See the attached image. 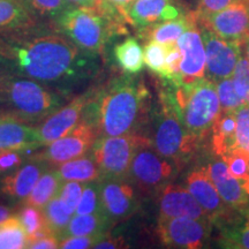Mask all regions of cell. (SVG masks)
<instances>
[{"label": "cell", "instance_id": "6da1fadb", "mask_svg": "<svg viewBox=\"0 0 249 249\" xmlns=\"http://www.w3.org/2000/svg\"><path fill=\"white\" fill-rule=\"evenodd\" d=\"M150 92L143 80L120 76L90 96L83 120L95 127L99 136L138 133L147 120Z\"/></svg>", "mask_w": 249, "mask_h": 249}, {"label": "cell", "instance_id": "7a4b0ae2", "mask_svg": "<svg viewBox=\"0 0 249 249\" xmlns=\"http://www.w3.org/2000/svg\"><path fill=\"white\" fill-rule=\"evenodd\" d=\"M18 71L40 82H60L85 70L87 60L71 39L60 35H43L14 50Z\"/></svg>", "mask_w": 249, "mask_h": 249}, {"label": "cell", "instance_id": "3957f363", "mask_svg": "<svg viewBox=\"0 0 249 249\" xmlns=\"http://www.w3.org/2000/svg\"><path fill=\"white\" fill-rule=\"evenodd\" d=\"M164 82L187 132L201 141L220 113L216 85L205 77L179 86Z\"/></svg>", "mask_w": 249, "mask_h": 249}, {"label": "cell", "instance_id": "277c9868", "mask_svg": "<svg viewBox=\"0 0 249 249\" xmlns=\"http://www.w3.org/2000/svg\"><path fill=\"white\" fill-rule=\"evenodd\" d=\"M62 99L38 81L5 77L0 79V108L18 121L39 124L61 107Z\"/></svg>", "mask_w": 249, "mask_h": 249}, {"label": "cell", "instance_id": "5b68a950", "mask_svg": "<svg viewBox=\"0 0 249 249\" xmlns=\"http://www.w3.org/2000/svg\"><path fill=\"white\" fill-rule=\"evenodd\" d=\"M58 24L68 39L90 55L103 51L120 22L97 7L71 6L58 18Z\"/></svg>", "mask_w": 249, "mask_h": 249}, {"label": "cell", "instance_id": "8992f818", "mask_svg": "<svg viewBox=\"0 0 249 249\" xmlns=\"http://www.w3.org/2000/svg\"><path fill=\"white\" fill-rule=\"evenodd\" d=\"M160 95V111L155 116L152 147L161 157L174 164L186 163L197 149L200 140L187 132L167 89Z\"/></svg>", "mask_w": 249, "mask_h": 249}, {"label": "cell", "instance_id": "52a82bcc", "mask_svg": "<svg viewBox=\"0 0 249 249\" xmlns=\"http://www.w3.org/2000/svg\"><path fill=\"white\" fill-rule=\"evenodd\" d=\"M149 143H151V139L139 133L97 138L91 151L101 171L102 179L127 180L134 155Z\"/></svg>", "mask_w": 249, "mask_h": 249}, {"label": "cell", "instance_id": "ba28073f", "mask_svg": "<svg viewBox=\"0 0 249 249\" xmlns=\"http://www.w3.org/2000/svg\"><path fill=\"white\" fill-rule=\"evenodd\" d=\"M174 165L173 161L161 157L152 147V143H149L134 155L127 181L135 186L142 194H156L173 177Z\"/></svg>", "mask_w": 249, "mask_h": 249}, {"label": "cell", "instance_id": "9c48e42d", "mask_svg": "<svg viewBox=\"0 0 249 249\" xmlns=\"http://www.w3.org/2000/svg\"><path fill=\"white\" fill-rule=\"evenodd\" d=\"M213 223L209 219L188 217L158 218L157 232L167 247L197 249L210 238Z\"/></svg>", "mask_w": 249, "mask_h": 249}, {"label": "cell", "instance_id": "30bf717a", "mask_svg": "<svg viewBox=\"0 0 249 249\" xmlns=\"http://www.w3.org/2000/svg\"><path fill=\"white\" fill-rule=\"evenodd\" d=\"M97 138L95 127L82 120L75 128L62 138L45 145L44 150L34 157L44 160L50 166H57L65 161L86 155L91 150Z\"/></svg>", "mask_w": 249, "mask_h": 249}, {"label": "cell", "instance_id": "8fae6325", "mask_svg": "<svg viewBox=\"0 0 249 249\" xmlns=\"http://www.w3.org/2000/svg\"><path fill=\"white\" fill-rule=\"evenodd\" d=\"M186 185L189 193L207 213L211 223L222 226L238 213V210L232 209L220 197L208 173L207 166L193 170L187 176Z\"/></svg>", "mask_w": 249, "mask_h": 249}, {"label": "cell", "instance_id": "7c38bea8", "mask_svg": "<svg viewBox=\"0 0 249 249\" xmlns=\"http://www.w3.org/2000/svg\"><path fill=\"white\" fill-rule=\"evenodd\" d=\"M201 34L207 57L205 75L208 80L216 83L225 77H231L236 62L242 55L241 43L220 38L203 27Z\"/></svg>", "mask_w": 249, "mask_h": 249}, {"label": "cell", "instance_id": "4fadbf2b", "mask_svg": "<svg viewBox=\"0 0 249 249\" xmlns=\"http://www.w3.org/2000/svg\"><path fill=\"white\" fill-rule=\"evenodd\" d=\"M197 23L220 38L241 43L249 36V6L236 0L222 11L197 18Z\"/></svg>", "mask_w": 249, "mask_h": 249}, {"label": "cell", "instance_id": "5bb4252c", "mask_svg": "<svg viewBox=\"0 0 249 249\" xmlns=\"http://www.w3.org/2000/svg\"><path fill=\"white\" fill-rule=\"evenodd\" d=\"M102 210L111 224L128 219L139 208L134 186L124 179L99 180Z\"/></svg>", "mask_w": 249, "mask_h": 249}, {"label": "cell", "instance_id": "9a60e30c", "mask_svg": "<svg viewBox=\"0 0 249 249\" xmlns=\"http://www.w3.org/2000/svg\"><path fill=\"white\" fill-rule=\"evenodd\" d=\"M91 92H86L74 98L65 107H59L42 121L37 127L38 139L42 147L54 142L74 129L83 120V114Z\"/></svg>", "mask_w": 249, "mask_h": 249}, {"label": "cell", "instance_id": "2e32d148", "mask_svg": "<svg viewBox=\"0 0 249 249\" xmlns=\"http://www.w3.org/2000/svg\"><path fill=\"white\" fill-rule=\"evenodd\" d=\"M177 45L181 52L180 74L182 85L204 79L207 71V57L203 38L197 23L187 29L179 37Z\"/></svg>", "mask_w": 249, "mask_h": 249}, {"label": "cell", "instance_id": "e0dca14e", "mask_svg": "<svg viewBox=\"0 0 249 249\" xmlns=\"http://www.w3.org/2000/svg\"><path fill=\"white\" fill-rule=\"evenodd\" d=\"M156 194L160 210L158 218L188 217L195 219H209L203 208L185 187L166 183Z\"/></svg>", "mask_w": 249, "mask_h": 249}, {"label": "cell", "instance_id": "ac0fdd59", "mask_svg": "<svg viewBox=\"0 0 249 249\" xmlns=\"http://www.w3.org/2000/svg\"><path fill=\"white\" fill-rule=\"evenodd\" d=\"M208 173L220 197L232 209L241 211L249 205V195L238 180L230 174L225 161L213 160L208 164Z\"/></svg>", "mask_w": 249, "mask_h": 249}, {"label": "cell", "instance_id": "d6986e66", "mask_svg": "<svg viewBox=\"0 0 249 249\" xmlns=\"http://www.w3.org/2000/svg\"><path fill=\"white\" fill-rule=\"evenodd\" d=\"M40 145L37 127L14 118H6L0 121V151H27Z\"/></svg>", "mask_w": 249, "mask_h": 249}, {"label": "cell", "instance_id": "ffe728a7", "mask_svg": "<svg viewBox=\"0 0 249 249\" xmlns=\"http://www.w3.org/2000/svg\"><path fill=\"white\" fill-rule=\"evenodd\" d=\"M49 166L50 165L44 160L33 157L29 163L6 177L2 181V193L12 198L26 200L40 176L49 169Z\"/></svg>", "mask_w": 249, "mask_h": 249}, {"label": "cell", "instance_id": "44dd1931", "mask_svg": "<svg viewBox=\"0 0 249 249\" xmlns=\"http://www.w3.org/2000/svg\"><path fill=\"white\" fill-rule=\"evenodd\" d=\"M174 0H135L124 12V21L140 29L160 22L165 9L173 4Z\"/></svg>", "mask_w": 249, "mask_h": 249}, {"label": "cell", "instance_id": "7402d4cb", "mask_svg": "<svg viewBox=\"0 0 249 249\" xmlns=\"http://www.w3.org/2000/svg\"><path fill=\"white\" fill-rule=\"evenodd\" d=\"M57 172L62 181L90 182L102 180V174L92 151L57 165Z\"/></svg>", "mask_w": 249, "mask_h": 249}, {"label": "cell", "instance_id": "603a6c76", "mask_svg": "<svg viewBox=\"0 0 249 249\" xmlns=\"http://www.w3.org/2000/svg\"><path fill=\"white\" fill-rule=\"evenodd\" d=\"M235 112L220 111L211 126V150L218 157L235 148Z\"/></svg>", "mask_w": 249, "mask_h": 249}, {"label": "cell", "instance_id": "cb8c5ba5", "mask_svg": "<svg viewBox=\"0 0 249 249\" xmlns=\"http://www.w3.org/2000/svg\"><path fill=\"white\" fill-rule=\"evenodd\" d=\"M197 23V18L195 13L188 15H180L179 18L169 21H161L152 26L145 28L147 35L150 40L169 45L176 44L179 37L189 28Z\"/></svg>", "mask_w": 249, "mask_h": 249}, {"label": "cell", "instance_id": "d4e9b609", "mask_svg": "<svg viewBox=\"0 0 249 249\" xmlns=\"http://www.w3.org/2000/svg\"><path fill=\"white\" fill-rule=\"evenodd\" d=\"M220 245L226 248L249 249V205L246 209L238 211L229 223L219 226Z\"/></svg>", "mask_w": 249, "mask_h": 249}, {"label": "cell", "instance_id": "484cf974", "mask_svg": "<svg viewBox=\"0 0 249 249\" xmlns=\"http://www.w3.org/2000/svg\"><path fill=\"white\" fill-rule=\"evenodd\" d=\"M61 183L62 180L59 177L57 170L52 169L45 171L24 202L27 205H31L42 210L52 198L58 196Z\"/></svg>", "mask_w": 249, "mask_h": 249}, {"label": "cell", "instance_id": "4316f807", "mask_svg": "<svg viewBox=\"0 0 249 249\" xmlns=\"http://www.w3.org/2000/svg\"><path fill=\"white\" fill-rule=\"evenodd\" d=\"M111 222L104 213L74 214L68 224L62 238L75 235H97L103 234L110 226ZM61 238V239H62ZM60 239V240H61Z\"/></svg>", "mask_w": 249, "mask_h": 249}, {"label": "cell", "instance_id": "83f0119b", "mask_svg": "<svg viewBox=\"0 0 249 249\" xmlns=\"http://www.w3.org/2000/svg\"><path fill=\"white\" fill-rule=\"evenodd\" d=\"M33 22L30 8L21 0H0V30L18 29Z\"/></svg>", "mask_w": 249, "mask_h": 249}, {"label": "cell", "instance_id": "f1b7e54d", "mask_svg": "<svg viewBox=\"0 0 249 249\" xmlns=\"http://www.w3.org/2000/svg\"><path fill=\"white\" fill-rule=\"evenodd\" d=\"M114 57L121 70L128 74L139 73L144 65L143 50L133 37L124 39L114 48Z\"/></svg>", "mask_w": 249, "mask_h": 249}, {"label": "cell", "instance_id": "f546056e", "mask_svg": "<svg viewBox=\"0 0 249 249\" xmlns=\"http://www.w3.org/2000/svg\"><path fill=\"white\" fill-rule=\"evenodd\" d=\"M42 211L44 214L46 226L49 227L50 231L54 235H57L59 239H61L74 214L67 209L66 205L64 204V202L61 201L59 196L52 198L43 208Z\"/></svg>", "mask_w": 249, "mask_h": 249}, {"label": "cell", "instance_id": "4dcf8cb0", "mask_svg": "<svg viewBox=\"0 0 249 249\" xmlns=\"http://www.w3.org/2000/svg\"><path fill=\"white\" fill-rule=\"evenodd\" d=\"M28 246V235L18 216H11L0 223V249H24Z\"/></svg>", "mask_w": 249, "mask_h": 249}, {"label": "cell", "instance_id": "1f68e13d", "mask_svg": "<svg viewBox=\"0 0 249 249\" xmlns=\"http://www.w3.org/2000/svg\"><path fill=\"white\" fill-rule=\"evenodd\" d=\"M220 158L225 161L230 174L241 183L249 195V151L245 148L236 147Z\"/></svg>", "mask_w": 249, "mask_h": 249}, {"label": "cell", "instance_id": "d6a6232c", "mask_svg": "<svg viewBox=\"0 0 249 249\" xmlns=\"http://www.w3.org/2000/svg\"><path fill=\"white\" fill-rule=\"evenodd\" d=\"M169 45L161 44V43L150 40L145 44L143 50V59L144 64L147 65L149 70L157 74L160 79L165 80L167 77V67H166V57L169 52Z\"/></svg>", "mask_w": 249, "mask_h": 249}, {"label": "cell", "instance_id": "836d02e7", "mask_svg": "<svg viewBox=\"0 0 249 249\" xmlns=\"http://www.w3.org/2000/svg\"><path fill=\"white\" fill-rule=\"evenodd\" d=\"M216 85V90L219 99L220 111H233L235 112L238 108L244 107L245 102L236 92L234 83L231 77L219 80Z\"/></svg>", "mask_w": 249, "mask_h": 249}, {"label": "cell", "instance_id": "e575fe53", "mask_svg": "<svg viewBox=\"0 0 249 249\" xmlns=\"http://www.w3.org/2000/svg\"><path fill=\"white\" fill-rule=\"evenodd\" d=\"M103 213L99 181H90L85 183L82 195L77 204L75 214H88Z\"/></svg>", "mask_w": 249, "mask_h": 249}, {"label": "cell", "instance_id": "d590c367", "mask_svg": "<svg viewBox=\"0 0 249 249\" xmlns=\"http://www.w3.org/2000/svg\"><path fill=\"white\" fill-rule=\"evenodd\" d=\"M18 219L22 223V226L28 235V240H30L37 232L42 231L45 229L46 223L44 219V214L40 209H37L35 207L27 205L20 211L18 214Z\"/></svg>", "mask_w": 249, "mask_h": 249}, {"label": "cell", "instance_id": "8d00e7d4", "mask_svg": "<svg viewBox=\"0 0 249 249\" xmlns=\"http://www.w3.org/2000/svg\"><path fill=\"white\" fill-rule=\"evenodd\" d=\"M30 11L48 18H59L66 9L71 7L68 0H26Z\"/></svg>", "mask_w": 249, "mask_h": 249}, {"label": "cell", "instance_id": "74e56055", "mask_svg": "<svg viewBox=\"0 0 249 249\" xmlns=\"http://www.w3.org/2000/svg\"><path fill=\"white\" fill-rule=\"evenodd\" d=\"M232 76L236 92L245 104L249 105V60L244 54L236 62Z\"/></svg>", "mask_w": 249, "mask_h": 249}, {"label": "cell", "instance_id": "f35d334b", "mask_svg": "<svg viewBox=\"0 0 249 249\" xmlns=\"http://www.w3.org/2000/svg\"><path fill=\"white\" fill-rule=\"evenodd\" d=\"M85 183L86 182L79 181H62L61 183L58 196L73 214H75L76 207L79 204L83 188H85Z\"/></svg>", "mask_w": 249, "mask_h": 249}, {"label": "cell", "instance_id": "ab89813d", "mask_svg": "<svg viewBox=\"0 0 249 249\" xmlns=\"http://www.w3.org/2000/svg\"><path fill=\"white\" fill-rule=\"evenodd\" d=\"M236 129H235V148H246L249 145V105L235 111Z\"/></svg>", "mask_w": 249, "mask_h": 249}, {"label": "cell", "instance_id": "60d3db41", "mask_svg": "<svg viewBox=\"0 0 249 249\" xmlns=\"http://www.w3.org/2000/svg\"><path fill=\"white\" fill-rule=\"evenodd\" d=\"M75 235V236H66L62 238L59 242V248L61 249H87L93 248V246L97 244L99 239L104 235Z\"/></svg>", "mask_w": 249, "mask_h": 249}, {"label": "cell", "instance_id": "b9f144b4", "mask_svg": "<svg viewBox=\"0 0 249 249\" xmlns=\"http://www.w3.org/2000/svg\"><path fill=\"white\" fill-rule=\"evenodd\" d=\"M135 0H99V7L118 22L124 21V12Z\"/></svg>", "mask_w": 249, "mask_h": 249}, {"label": "cell", "instance_id": "7bdbcfd3", "mask_svg": "<svg viewBox=\"0 0 249 249\" xmlns=\"http://www.w3.org/2000/svg\"><path fill=\"white\" fill-rule=\"evenodd\" d=\"M234 1H236V0H198L195 15L197 18L207 17V15L222 11V9L226 8L227 6L233 4Z\"/></svg>", "mask_w": 249, "mask_h": 249}, {"label": "cell", "instance_id": "ee69618b", "mask_svg": "<svg viewBox=\"0 0 249 249\" xmlns=\"http://www.w3.org/2000/svg\"><path fill=\"white\" fill-rule=\"evenodd\" d=\"M23 151L1 150L0 151V172L17 170L22 164Z\"/></svg>", "mask_w": 249, "mask_h": 249}, {"label": "cell", "instance_id": "f6af8a7d", "mask_svg": "<svg viewBox=\"0 0 249 249\" xmlns=\"http://www.w3.org/2000/svg\"><path fill=\"white\" fill-rule=\"evenodd\" d=\"M128 245L126 244L123 236H112L104 234L99 239L97 244L93 246L96 249H117V248H127Z\"/></svg>", "mask_w": 249, "mask_h": 249}, {"label": "cell", "instance_id": "bcb514c9", "mask_svg": "<svg viewBox=\"0 0 249 249\" xmlns=\"http://www.w3.org/2000/svg\"><path fill=\"white\" fill-rule=\"evenodd\" d=\"M59 242L60 239L54 234H48L42 238L36 239V240L31 241L28 248L31 249H57L59 248Z\"/></svg>", "mask_w": 249, "mask_h": 249}, {"label": "cell", "instance_id": "7dc6e473", "mask_svg": "<svg viewBox=\"0 0 249 249\" xmlns=\"http://www.w3.org/2000/svg\"><path fill=\"white\" fill-rule=\"evenodd\" d=\"M74 6H83V7H96L99 4V0H68Z\"/></svg>", "mask_w": 249, "mask_h": 249}, {"label": "cell", "instance_id": "c3c4849f", "mask_svg": "<svg viewBox=\"0 0 249 249\" xmlns=\"http://www.w3.org/2000/svg\"><path fill=\"white\" fill-rule=\"evenodd\" d=\"M8 217H11V211H9L7 207L0 204V223H1L2 220L7 219Z\"/></svg>", "mask_w": 249, "mask_h": 249}, {"label": "cell", "instance_id": "681fc988", "mask_svg": "<svg viewBox=\"0 0 249 249\" xmlns=\"http://www.w3.org/2000/svg\"><path fill=\"white\" fill-rule=\"evenodd\" d=\"M241 48H242V53L246 58L249 60V36L241 42Z\"/></svg>", "mask_w": 249, "mask_h": 249}, {"label": "cell", "instance_id": "f907efd6", "mask_svg": "<svg viewBox=\"0 0 249 249\" xmlns=\"http://www.w3.org/2000/svg\"><path fill=\"white\" fill-rule=\"evenodd\" d=\"M6 118H11V117H8L7 114H6L5 112L2 111L1 108H0V121H2L4 119H6Z\"/></svg>", "mask_w": 249, "mask_h": 249}, {"label": "cell", "instance_id": "816d5d0a", "mask_svg": "<svg viewBox=\"0 0 249 249\" xmlns=\"http://www.w3.org/2000/svg\"><path fill=\"white\" fill-rule=\"evenodd\" d=\"M244 1L246 2V4H247V5L249 6V0H244Z\"/></svg>", "mask_w": 249, "mask_h": 249}, {"label": "cell", "instance_id": "f5cc1de1", "mask_svg": "<svg viewBox=\"0 0 249 249\" xmlns=\"http://www.w3.org/2000/svg\"><path fill=\"white\" fill-rule=\"evenodd\" d=\"M245 149H247V150H248V151H249V145H248V147H246V148H245Z\"/></svg>", "mask_w": 249, "mask_h": 249}, {"label": "cell", "instance_id": "db71d44e", "mask_svg": "<svg viewBox=\"0 0 249 249\" xmlns=\"http://www.w3.org/2000/svg\"><path fill=\"white\" fill-rule=\"evenodd\" d=\"M21 1H23V2H26V0H21ZM26 4H27V2H26Z\"/></svg>", "mask_w": 249, "mask_h": 249}]
</instances>
